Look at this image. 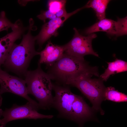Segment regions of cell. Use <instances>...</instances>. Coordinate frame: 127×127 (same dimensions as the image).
Listing matches in <instances>:
<instances>
[{
    "label": "cell",
    "instance_id": "obj_15",
    "mask_svg": "<svg viewBox=\"0 0 127 127\" xmlns=\"http://www.w3.org/2000/svg\"><path fill=\"white\" fill-rule=\"evenodd\" d=\"M110 0H92L89 1L85 5L86 8H91L95 11L99 20L105 18L106 10Z\"/></svg>",
    "mask_w": 127,
    "mask_h": 127
},
{
    "label": "cell",
    "instance_id": "obj_12",
    "mask_svg": "<svg viewBox=\"0 0 127 127\" xmlns=\"http://www.w3.org/2000/svg\"><path fill=\"white\" fill-rule=\"evenodd\" d=\"M92 114V109L81 96L77 95L72 105L71 120L82 127L84 123L90 119Z\"/></svg>",
    "mask_w": 127,
    "mask_h": 127
},
{
    "label": "cell",
    "instance_id": "obj_14",
    "mask_svg": "<svg viewBox=\"0 0 127 127\" xmlns=\"http://www.w3.org/2000/svg\"><path fill=\"white\" fill-rule=\"evenodd\" d=\"M107 63V68L100 76L103 81H107L111 75L127 71V63L126 61L116 58L114 61Z\"/></svg>",
    "mask_w": 127,
    "mask_h": 127
},
{
    "label": "cell",
    "instance_id": "obj_4",
    "mask_svg": "<svg viewBox=\"0 0 127 127\" xmlns=\"http://www.w3.org/2000/svg\"><path fill=\"white\" fill-rule=\"evenodd\" d=\"M93 76L91 74L80 76L69 81L67 85L78 88L92 103V109L100 111L103 115L104 113L100 105L103 100V93L106 87L101 79H91Z\"/></svg>",
    "mask_w": 127,
    "mask_h": 127
},
{
    "label": "cell",
    "instance_id": "obj_2",
    "mask_svg": "<svg viewBox=\"0 0 127 127\" xmlns=\"http://www.w3.org/2000/svg\"><path fill=\"white\" fill-rule=\"evenodd\" d=\"M33 23H30L27 33L23 35L19 44L14 43L11 48L3 64L7 69L20 76H24L32 58L40 54L35 48V36L32 34Z\"/></svg>",
    "mask_w": 127,
    "mask_h": 127
},
{
    "label": "cell",
    "instance_id": "obj_3",
    "mask_svg": "<svg viewBox=\"0 0 127 127\" xmlns=\"http://www.w3.org/2000/svg\"><path fill=\"white\" fill-rule=\"evenodd\" d=\"M41 65L38 63L36 69L28 71L24 76V80L28 94L35 97L40 109H49L53 106L52 83L48 74L42 69Z\"/></svg>",
    "mask_w": 127,
    "mask_h": 127
},
{
    "label": "cell",
    "instance_id": "obj_10",
    "mask_svg": "<svg viewBox=\"0 0 127 127\" xmlns=\"http://www.w3.org/2000/svg\"><path fill=\"white\" fill-rule=\"evenodd\" d=\"M80 11V9L78 8L68 13L65 17H56L45 23L43 25L39 34L35 36L40 48H41L43 44L52 36H57L58 34V30L59 28L68 18Z\"/></svg>",
    "mask_w": 127,
    "mask_h": 127
},
{
    "label": "cell",
    "instance_id": "obj_18",
    "mask_svg": "<svg viewBox=\"0 0 127 127\" xmlns=\"http://www.w3.org/2000/svg\"><path fill=\"white\" fill-rule=\"evenodd\" d=\"M15 23H12L7 18L5 11H2L0 13V32L8 31L10 28L11 29L15 26Z\"/></svg>",
    "mask_w": 127,
    "mask_h": 127
},
{
    "label": "cell",
    "instance_id": "obj_17",
    "mask_svg": "<svg viewBox=\"0 0 127 127\" xmlns=\"http://www.w3.org/2000/svg\"><path fill=\"white\" fill-rule=\"evenodd\" d=\"M66 0H49L48 3V9L55 14L61 8L65 6Z\"/></svg>",
    "mask_w": 127,
    "mask_h": 127
},
{
    "label": "cell",
    "instance_id": "obj_21",
    "mask_svg": "<svg viewBox=\"0 0 127 127\" xmlns=\"http://www.w3.org/2000/svg\"><path fill=\"white\" fill-rule=\"evenodd\" d=\"M1 94H0V107L2 105L3 99L2 97L1 96Z\"/></svg>",
    "mask_w": 127,
    "mask_h": 127
},
{
    "label": "cell",
    "instance_id": "obj_9",
    "mask_svg": "<svg viewBox=\"0 0 127 127\" xmlns=\"http://www.w3.org/2000/svg\"><path fill=\"white\" fill-rule=\"evenodd\" d=\"M12 31L0 38V67L3 65L15 41L21 38L24 32L28 30L29 26L24 27L22 22L18 20L15 22Z\"/></svg>",
    "mask_w": 127,
    "mask_h": 127
},
{
    "label": "cell",
    "instance_id": "obj_22",
    "mask_svg": "<svg viewBox=\"0 0 127 127\" xmlns=\"http://www.w3.org/2000/svg\"><path fill=\"white\" fill-rule=\"evenodd\" d=\"M2 122V119H0V125H1Z\"/></svg>",
    "mask_w": 127,
    "mask_h": 127
},
{
    "label": "cell",
    "instance_id": "obj_19",
    "mask_svg": "<svg viewBox=\"0 0 127 127\" xmlns=\"http://www.w3.org/2000/svg\"><path fill=\"white\" fill-rule=\"evenodd\" d=\"M37 17L45 23L47 19L50 20L56 17L55 14L49 9L45 11H41L40 13L37 16Z\"/></svg>",
    "mask_w": 127,
    "mask_h": 127
},
{
    "label": "cell",
    "instance_id": "obj_20",
    "mask_svg": "<svg viewBox=\"0 0 127 127\" xmlns=\"http://www.w3.org/2000/svg\"><path fill=\"white\" fill-rule=\"evenodd\" d=\"M68 14L66 12L65 6L61 8L55 14L56 17L61 18L66 16Z\"/></svg>",
    "mask_w": 127,
    "mask_h": 127
},
{
    "label": "cell",
    "instance_id": "obj_5",
    "mask_svg": "<svg viewBox=\"0 0 127 127\" xmlns=\"http://www.w3.org/2000/svg\"><path fill=\"white\" fill-rule=\"evenodd\" d=\"M74 34L73 38L64 45V53L82 59L85 56L91 55L98 57V54L93 49L92 40L97 37L95 33L90 34L86 36L80 34L75 28H73Z\"/></svg>",
    "mask_w": 127,
    "mask_h": 127
},
{
    "label": "cell",
    "instance_id": "obj_7",
    "mask_svg": "<svg viewBox=\"0 0 127 127\" xmlns=\"http://www.w3.org/2000/svg\"><path fill=\"white\" fill-rule=\"evenodd\" d=\"M52 83L55 94L52 107L58 111V117L71 120L72 105L77 95L73 93L67 85Z\"/></svg>",
    "mask_w": 127,
    "mask_h": 127
},
{
    "label": "cell",
    "instance_id": "obj_6",
    "mask_svg": "<svg viewBox=\"0 0 127 127\" xmlns=\"http://www.w3.org/2000/svg\"><path fill=\"white\" fill-rule=\"evenodd\" d=\"M0 93L10 92L20 96L26 99L38 111L40 109L38 103L28 95L24 80L10 75L0 67Z\"/></svg>",
    "mask_w": 127,
    "mask_h": 127
},
{
    "label": "cell",
    "instance_id": "obj_11",
    "mask_svg": "<svg viewBox=\"0 0 127 127\" xmlns=\"http://www.w3.org/2000/svg\"><path fill=\"white\" fill-rule=\"evenodd\" d=\"M106 32L107 34L117 37L121 36V23L120 18L117 21L105 18L99 20L88 28L85 33L89 35L98 32Z\"/></svg>",
    "mask_w": 127,
    "mask_h": 127
},
{
    "label": "cell",
    "instance_id": "obj_13",
    "mask_svg": "<svg viewBox=\"0 0 127 127\" xmlns=\"http://www.w3.org/2000/svg\"><path fill=\"white\" fill-rule=\"evenodd\" d=\"M64 51V45L54 44L49 41L45 48L40 52V58L38 63L45 64L48 68L60 59Z\"/></svg>",
    "mask_w": 127,
    "mask_h": 127
},
{
    "label": "cell",
    "instance_id": "obj_8",
    "mask_svg": "<svg viewBox=\"0 0 127 127\" xmlns=\"http://www.w3.org/2000/svg\"><path fill=\"white\" fill-rule=\"evenodd\" d=\"M37 111L28 102L21 106L14 104L9 108L4 111L0 109V117H3L2 122L0 127H5L8 122L15 120L29 119H52L53 116L46 115L38 113Z\"/></svg>",
    "mask_w": 127,
    "mask_h": 127
},
{
    "label": "cell",
    "instance_id": "obj_1",
    "mask_svg": "<svg viewBox=\"0 0 127 127\" xmlns=\"http://www.w3.org/2000/svg\"><path fill=\"white\" fill-rule=\"evenodd\" d=\"M47 68V73L51 80L60 85H67L70 80L84 75L99 76L97 67L91 66L84 59L64 53L60 59Z\"/></svg>",
    "mask_w": 127,
    "mask_h": 127
},
{
    "label": "cell",
    "instance_id": "obj_16",
    "mask_svg": "<svg viewBox=\"0 0 127 127\" xmlns=\"http://www.w3.org/2000/svg\"><path fill=\"white\" fill-rule=\"evenodd\" d=\"M103 99L116 102H126L127 96L115 90L114 87H110L106 88L103 93Z\"/></svg>",
    "mask_w": 127,
    "mask_h": 127
}]
</instances>
